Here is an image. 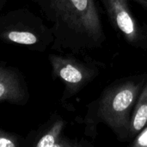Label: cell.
Listing matches in <instances>:
<instances>
[{"label": "cell", "mask_w": 147, "mask_h": 147, "mask_svg": "<svg viewBox=\"0 0 147 147\" xmlns=\"http://www.w3.org/2000/svg\"><path fill=\"white\" fill-rule=\"evenodd\" d=\"M48 61L53 80L64 85L60 102L67 108L70 100L80 93L100 73L101 66L97 61L78 58L71 53H49Z\"/></svg>", "instance_id": "277c9868"}, {"label": "cell", "mask_w": 147, "mask_h": 147, "mask_svg": "<svg viewBox=\"0 0 147 147\" xmlns=\"http://www.w3.org/2000/svg\"><path fill=\"white\" fill-rule=\"evenodd\" d=\"M53 35L51 50L84 54L106 40L96 0H32Z\"/></svg>", "instance_id": "6da1fadb"}, {"label": "cell", "mask_w": 147, "mask_h": 147, "mask_svg": "<svg viewBox=\"0 0 147 147\" xmlns=\"http://www.w3.org/2000/svg\"><path fill=\"white\" fill-rule=\"evenodd\" d=\"M146 80V74L132 76L106 87L100 96L88 105L82 121L85 134L96 138L97 126L104 124L119 141H128L132 113Z\"/></svg>", "instance_id": "7a4b0ae2"}, {"label": "cell", "mask_w": 147, "mask_h": 147, "mask_svg": "<svg viewBox=\"0 0 147 147\" xmlns=\"http://www.w3.org/2000/svg\"><path fill=\"white\" fill-rule=\"evenodd\" d=\"M147 127V80L134 105L131 122L128 140H134Z\"/></svg>", "instance_id": "ba28073f"}, {"label": "cell", "mask_w": 147, "mask_h": 147, "mask_svg": "<svg viewBox=\"0 0 147 147\" xmlns=\"http://www.w3.org/2000/svg\"><path fill=\"white\" fill-rule=\"evenodd\" d=\"M27 146L26 139L16 134L5 131L0 127V147Z\"/></svg>", "instance_id": "9c48e42d"}, {"label": "cell", "mask_w": 147, "mask_h": 147, "mask_svg": "<svg viewBox=\"0 0 147 147\" xmlns=\"http://www.w3.org/2000/svg\"><path fill=\"white\" fill-rule=\"evenodd\" d=\"M65 120L57 114L50 118L37 130L31 132L26 139L27 146L34 147H81L84 145L71 140L65 135Z\"/></svg>", "instance_id": "8992f818"}, {"label": "cell", "mask_w": 147, "mask_h": 147, "mask_svg": "<svg viewBox=\"0 0 147 147\" xmlns=\"http://www.w3.org/2000/svg\"><path fill=\"white\" fill-rule=\"evenodd\" d=\"M0 40L43 53L51 48L53 35L42 16L18 8L0 14Z\"/></svg>", "instance_id": "3957f363"}, {"label": "cell", "mask_w": 147, "mask_h": 147, "mask_svg": "<svg viewBox=\"0 0 147 147\" xmlns=\"http://www.w3.org/2000/svg\"><path fill=\"white\" fill-rule=\"evenodd\" d=\"M8 2H9V0H0V14H1L2 10L3 9V8L8 3Z\"/></svg>", "instance_id": "8fae6325"}, {"label": "cell", "mask_w": 147, "mask_h": 147, "mask_svg": "<svg viewBox=\"0 0 147 147\" xmlns=\"http://www.w3.org/2000/svg\"><path fill=\"white\" fill-rule=\"evenodd\" d=\"M131 1L135 2L136 3L140 5L142 8H144L147 11V0H131Z\"/></svg>", "instance_id": "30bf717a"}, {"label": "cell", "mask_w": 147, "mask_h": 147, "mask_svg": "<svg viewBox=\"0 0 147 147\" xmlns=\"http://www.w3.org/2000/svg\"><path fill=\"white\" fill-rule=\"evenodd\" d=\"M29 98L28 83L22 71L0 62V102L24 106Z\"/></svg>", "instance_id": "52a82bcc"}, {"label": "cell", "mask_w": 147, "mask_h": 147, "mask_svg": "<svg viewBox=\"0 0 147 147\" xmlns=\"http://www.w3.org/2000/svg\"><path fill=\"white\" fill-rule=\"evenodd\" d=\"M111 26L133 47L147 51V26L133 14L129 0H101Z\"/></svg>", "instance_id": "5b68a950"}]
</instances>
